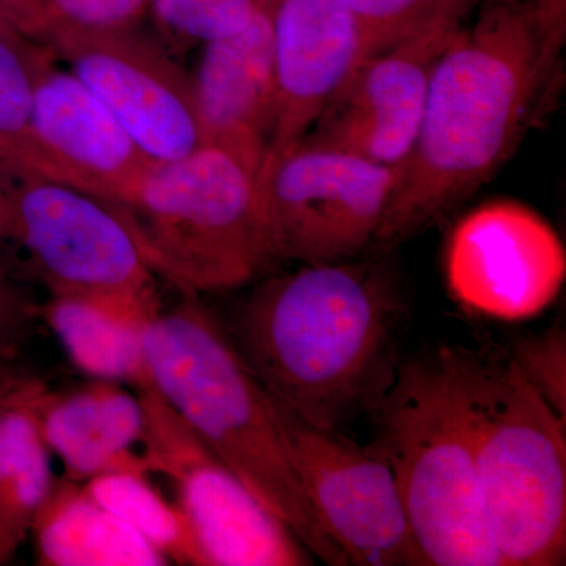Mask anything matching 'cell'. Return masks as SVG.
Segmentation results:
<instances>
[{"instance_id": "cell-1", "label": "cell", "mask_w": 566, "mask_h": 566, "mask_svg": "<svg viewBox=\"0 0 566 566\" xmlns=\"http://www.w3.org/2000/svg\"><path fill=\"white\" fill-rule=\"evenodd\" d=\"M480 2L434 63L415 150L370 251L389 252L468 202L557 103L565 14L545 0Z\"/></svg>"}, {"instance_id": "cell-2", "label": "cell", "mask_w": 566, "mask_h": 566, "mask_svg": "<svg viewBox=\"0 0 566 566\" xmlns=\"http://www.w3.org/2000/svg\"><path fill=\"white\" fill-rule=\"evenodd\" d=\"M385 255L273 275L238 311L230 334L238 352L305 423L340 430L375 412L392 385L405 305Z\"/></svg>"}, {"instance_id": "cell-3", "label": "cell", "mask_w": 566, "mask_h": 566, "mask_svg": "<svg viewBox=\"0 0 566 566\" xmlns=\"http://www.w3.org/2000/svg\"><path fill=\"white\" fill-rule=\"evenodd\" d=\"M144 344L153 387L203 444L308 553L329 565H348L304 493L274 398L222 323L205 305L186 300L156 314Z\"/></svg>"}, {"instance_id": "cell-4", "label": "cell", "mask_w": 566, "mask_h": 566, "mask_svg": "<svg viewBox=\"0 0 566 566\" xmlns=\"http://www.w3.org/2000/svg\"><path fill=\"white\" fill-rule=\"evenodd\" d=\"M375 412L374 444L392 468L423 566H504L476 476L468 349L398 365Z\"/></svg>"}, {"instance_id": "cell-5", "label": "cell", "mask_w": 566, "mask_h": 566, "mask_svg": "<svg viewBox=\"0 0 566 566\" xmlns=\"http://www.w3.org/2000/svg\"><path fill=\"white\" fill-rule=\"evenodd\" d=\"M475 465L504 566L566 558V422L510 356L468 349Z\"/></svg>"}, {"instance_id": "cell-6", "label": "cell", "mask_w": 566, "mask_h": 566, "mask_svg": "<svg viewBox=\"0 0 566 566\" xmlns=\"http://www.w3.org/2000/svg\"><path fill=\"white\" fill-rule=\"evenodd\" d=\"M115 211L153 273L188 296L241 289L274 262L255 178L212 145L153 163L133 202Z\"/></svg>"}, {"instance_id": "cell-7", "label": "cell", "mask_w": 566, "mask_h": 566, "mask_svg": "<svg viewBox=\"0 0 566 566\" xmlns=\"http://www.w3.org/2000/svg\"><path fill=\"white\" fill-rule=\"evenodd\" d=\"M397 180L394 167L335 148L294 145L255 178L274 262H345L370 251Z\"/></svg>"}, {"instance_id": "cell-8", "label": "cell", "mask_w": 566, "mask_h": 566, "mask_svg": "<svg viewBox=\"0 0 566 566\" xmlns=\"http://www.w3.org/2000/svg\"><path fill=\"white\" fill-rule=\"evenodd\" d=\"M0 167L7 234L24 245L51 294L159 307L153 271L111 205L14 164Z\"/></svg>"}, {"instance_id": "cell-9", "label": "cell", "mask_w": 566, "mask_h": 566, "mask_svg": "<svg viewBox=\"0 0 566 566\" xmlns=\"http://www.w3.org/2000/svg\"><path fill=\"white\" fill-rule=\"evenodd\" d=\"M148 471L172 480L205 566L314 565L307 547L203 444L155 387L137 390Z\"/></svg>"}, {"instance_id": "cell-10", "label": "cell", "mask_w": 566, "mask_h": 566, "mask_svg": "<svg viewBox=\"0 0 566 566\" xmlns=\"http://www.w3.org/2000/svg\"><path fill=\"white\" fill-rule=\"evenodd\" d=\"M275 401V400H274ZM277 406L290 455L324 535L356 566H423L400 488L375 444Z\"/></svg>"}, {"instance_id": "cell-11", "label": "cell", "mask_w": 566, "mask_h": 566, "mask_svg": "<svg viewBox=\"0 0 566 566\" xmlns=\"http://www.w3.org/2000/svg\"><path fill=\"white\" fill-rule=\"evenodd\" d=\"M447 289L465 311L524 322L562 292L566 252L554 227L527 205L499 199L464 214L446 243Z\"/></svg>"}, {"instance_id": "cell-12", "label": "cell", "mask_w": 566, "mask_h": 566, "mask_svg": "<svg viewBox=\"0 0 566 566\" xmlns=\"http://www.w3.org/2000/svg\"><path fill=\"white\" fill-rule=\"evenodd\" d=\"M139 28L66 36L46 48L151 163L177 161L205 145L191 76Z\"/></svg>"}, {"instance_id": "cell-13", "label": "cell", "mask_w": 566, "mask_h": 566, "mask_svg": "<svg viewBox=\"0 0 566 566\" xmlns=\"http://www.w3.org/2000/svg\"><path fill=\"white\" fill-rule=\"evenodd\" d=\"M10 164L122 210L153 163L106 106L52 59L36 82L28 145Z\"/></svg>"}, {"instance_id": "cell-14", "label": "cell", "mask_w": 566, "mask_h": 566, "mask_svg": "<svg viewBox=\"0 0 566 566\" xmlns=\"http://www.w3.org/2000/svg\"><path fill=\"white\" fill-rule=\"evenodd\" d=\"M458 28L364 57L301 142L400 169L415 150L434 63Z\"/></svg>"}, {"instance_id": "cell-15", "label": "cell", "mask_w": 566, "mask_h": 566, "mask_svg": "<svg viewBox=\"0 0 566 566\" xmlns=\"http://www.w3.org/2000/svg\"><path fill=\"white\" fill-rule=\"evenodd\" d=\"M191 81L205 145L229 153L256 178L277 123L268 0L243 31L203 44Z\"/></svg>"}, {"instance_id": "cell-16", "label": "cell", "mask_w": 566, "mask_h": 566, "mask_svg": "<svg viewBox=\"0 0 566 566\" xmlns=\"http://www.w3.org/2000/svg\"><path fill=\"white\" fill-rule=\"evenodd\" d=\"M268 6L277 123L262 167L300 144L363 59L359 32L344 0H268Z\"/></svg>"}, {"instance_id": "cell-17", "label": "cell", "mask_w": 566, "mask_h": 566, "mask_svg": "<svg viewBox=\"0 0 566 566\" xmlns=\"http://www.w3.org/2000/svg\"><path fill=\"white\" fill-rule=\"evenodd\" d=\"M39 416L48 449L74 482L111 472H150L144 457L133 452L144 436V406L123 382L92 378L69 389L46 387Z\"/></svg>"}, {"instance_id": "cell-18", "label": "cell", "mask_w": 566, "mask_h": 566, "mask_svg": "<svg viewBox=\"0 0 566 566\" xmlns=\"http://www.w3.org/2000/svg\"><path fill=\"white\" fill-rule=\"evenodd\" d=\"M7 357L13 356H0V566L31 534L55 479L39 416L48 386L11 368Z\"/></svg>"}, {"instance_id": "cell-19", "label": "cell", "mask_w": 566, "mask_h": 566, "mask_svg": "<svg viewBox=\"0 0 566 566\" xmlns=\"http://www.w3.org/2000/svg\"><path fill=\"white\" fill-rule=\"evenodd\" d=\"M159 311L134 301L51 294L40 318L80 370L144 390L153 387L145 329Z\"/></svg>"}, {"instance_id": "cell-20", "label": "cell", "mask_w": 566, "mask_h": 566, "mask_svg": "<svg viewBox=\"0 0 566 566\" xmlns=\"http://www.w3.org/2000/svg\"><path fill=\"white\" fill-rule=\"evenodd\" d=\"M43 566H164L163 554L104 509L84 483L55 476L32 532Z\"/></svg>"}, {"instance_id": "cell-21", "label": "cell", "mask_w": 566, "mask_h": 566, "mask_svg": "<svg viewBox=\"0 0 566 566\" xmlns=\"http://www.w3.org/2000/svg\"><path fill=\"white\" fill-rule=\"evenodd\" d=\"M88 493L112 515L132 527L167 560L205 566L191 527L177 504L172 505L136 472H111L84 482Z\"/></svg>"}, {"instance_id": "cell-22", "label": "cell", "mask_w": 566, "mask_h": 566, "mask_svg": "<svg viewBox=\"0 0 566 566\" xmlns=\"http://www.w3.org/2000/svg\"><path fill=\"white\" fill-rule=\"evenodd\" d=\"M356 22L363 59L438 29L458 28L480 0H344ZM360 59V61H363Z\"/></svg>"}, {"instance_id": "cell-23", "label": "cell", "mask_w": 566, "mask_h": 566, "mask_svg": "<svg viewBox=\"0 0 566 566\" xmlns=\"http://www.w3.org/2000/svg\"><path fill=\"white\" fill-rule=\"evenodd\" d=\"M54 59L44 44L0 29V161L17 163L28 145L41 71Z\"/></svg>"}, {"instance_id": "cell-24", "label": "cell", "mask_w": 566, "mask_h": 566, "mask_svg": "<svg viewBox=\"0 0 566 566\" xmlns=\"http://www.w3.org/2000/svg\"><path fill=\"white\" fill-rule=\"evenodd\" d=\"M263 0H151L153 36L175 55L243 31Z\"/></svg>"}, {"instance_id": "cell-25", "label": "cell", "mask_w": 566, "mask_h": 566, "mask_svg": "<svg viewBox=\"0 0 566 566\" xmlns=\"http://www.w3.org/2000/svg\"><path fill=\"white\" fill-rule=\"evenodd\" d=\"M151 0H35L24 35L50 46L66 36L139 28Z\"/></svg>"}, {"instance_id": "cell-26", "label": "cell", "mask_w": 566, "mask_h": 566, "mask_svg": "<svg viewBox=\"0 0 566 566\" xmlns=\"http://www.w3.org/2000/svg\"><path fill=\"white\" fill-rule=\"evenodd\" d=\"M510 359L528 385L566 422V333L554 323L543 333L516 338Z\"/></svg>"}, {"instance_id": "cell-27", "label": "cell", "mask_w": 566, "mask_h": 566, "mask_svg": "<svg viewBox=\"0 0 566 566\" xmlns=\"http://www.w3.org/2000/svg\"><path fill=\"white\" fill-rule=\"evenodd\" d=\"M40 318V307L0 271V356H14Z\"/></svg>"}, {"instance_id": "cell-28", "label": "cell", "mask_w": 566, "mask_h": 566, "mask_svg": "<svg viewBox=\"0 0 566 566\" xmlns=\"http://www.w3.org/2000/svg\"><path fill=\"white\" fill-rule=\"evenodd\" d=\"M33 2L35 0H0V18L22 35L31 20Z\"/></svg>"}, {"instance_id": "cell-29", "label": "cell", "mask_w": 566, "mask_h": 566, "mask_svg": "<svg viewBox=\"0 0 566 566\" xmlns=\"http://www.w3.org/2000/svg\"><path fill=\"white\" fill-rule=\"evenodd\" d=\"M0 234H7L6 205H3L2 192H0Z\"/></svg>"}, {"instance_id": "cell-30", "label": "cell", "mask_w": 566, "mask_h": 566, "mask_svg": "<svg viewBox=\"0 0 566 566\" xmlns=\"http://www.w3.org/2000/svg\"><path fill=\"white\" fill-rule=\"evenodd\" d=\"M6 28H10V25L7 24V22L3 21L2 18H0V29H6Z\"/></svg>"}]
</instances>
